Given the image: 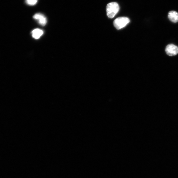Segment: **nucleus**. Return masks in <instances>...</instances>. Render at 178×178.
<instances>
[{"instance_id":"6","label":"nucleus","mask_w":178,"mask_h":178,"mask_svg":"<svg viewBox=\"0 0 178 178\" xmlns=\"http://www.w3.org/2000/svg\"><path fill=\"white\" fill-rule=\"evenodd\" d=\"M32 36L35 39H39L43 35L44 32L42 30L39 28H36L33 30L32 32Z\"/></svg>"},{"instance_id":"2","label":"nucleus","mask_w":178,"mask_h":178,"mask_svg":"<svg viewBox=\"0 0 178 178\" xmlns=\"http://www.w3.org/2000/svg\"><path fill=\"white\" fill-rule=\"evenodd\" d=\"M130 22L128 18L121 17L116 19L113 22V25L117 29L119 30L124 28Z\"/></svg>"},{"instance_id":"5","label":"nucleus","mask_w":178,"mask_h":178,"mask_svg":"<svg viewBox=\"0 0 178 178\" xmlns=\"http://www.w3.org/2000/svg\"><path fill=\"white\" fill-rule=\"evenodd\" d=\"M168 18L169 20L174 23L178 22V13L174 11H171L169 13Z\"/></svg>"},{"instance_id":"3","label":"nucleus","mask_w":178,"mask_h":178,"mask_svg":"<svg viewBox=\"0 0 178 178\" xmlns=\"http://www.w3.org/2000/svg\"><path fill=\"white\" fill-rule=\"evenodd\" d=\"M165 51L169 56H175L178 54V47L173 44H169L166 46Z\"/></svg>"},{"instance_id":"7","label":"nucleus","mask_w":178,"mask_h":178,"mask_svg":"<svg viewBox=\"0 0 178 178\" xmlns=\"http://www.w3.org/2000/svg\"><path fill=\"white\" fill-rule=\"evenodd\" d=\"M38 2V0H25V2L27 5L33 6L36 5Z\"/></svg>"},{"instance_id":"1","label":"nucleus","mask_w":178,"mask_h":178,"mask_svg":"<svg viewBox=\"0 0 178 178\" xmlns=\"http://www.w3.org/2000/svg\"><path fill=\"white\" fill-rule=\"evenodd\" d=\"M119 10L120 6L117 3H110L108 4L106 7L107 15L109 18L112 19L117 14Z\"/></svg>"},{"instance_id":"4","label":"nucleus","mask_w":178,"mask_h":178,"mask_svg":"<svg viewBox=\"0 0 178 178\" xmlns=\"http://www.w3.org/2000/svg\"><path fill=\"white\" fill-rule=\"evenodd\" d=\"M33 19L38 21L39 24L44 26L47 23V19L46 17L41 13H37L33 16Z\"/></svg>"}]
</instances>
